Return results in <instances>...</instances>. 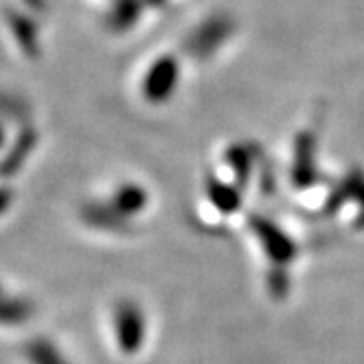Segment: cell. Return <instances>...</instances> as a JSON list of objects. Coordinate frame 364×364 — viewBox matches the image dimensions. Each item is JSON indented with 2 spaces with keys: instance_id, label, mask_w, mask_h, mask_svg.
<instances>
[{
  "instance_id": "6da1fadb",
  "label": "cell",
  "mask_w": 364,
  "mask_h": 364,
  "mask_svg": "<svg viewBox=\"0 0 364 364\" xmlns=\"http://www.w3.org/2000/svg\"><path fill=\"white\" fill-rule=\"evenodd\" d=\"M233 33V21L229 16H213L196 28L186 39V53L196 59H207L221 47Z\"/></svg>"
},
{
  "instance_id": "7a4b0ae2",
  "label": "cell",
  "mask_w": 364,
  "mask_h": 364,
  "mask_svg": "<svg viewBox=\"0 0 364 364\" xmlns=\"http://www.w3.org/2000/svg\"><path fill=\"white\" fill-rule=\"evenodd\" d=\"M178 63L172 57H160L144 75V93L150 100H166L178 81Z\"/></svg>"
}]
</instances>
